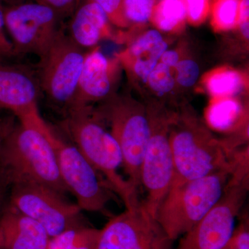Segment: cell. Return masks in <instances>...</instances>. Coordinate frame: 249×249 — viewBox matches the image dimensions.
<instances>
[{
	"label": "cell",
	"mask_w": 249,
	"mask_h": 249,
	"mask_svg": "<svg viewBox=\"0 0 249 249\" xmlns=\"http://www.w3.org/2000/svg\"><path fill=\"white\" fill-rule=\"evenodd\" d=\"M40 114L18 121L0 148V189L16 185H44L63 196L70 193L62 181L53 147L42 130Z\"/></svg>",
	"instance_id": "obj_1"
},
{
	"label": "cell",
	"mask_w": 249,
	"mask_h": 249,
	"mask_svg": "<svg viewBox=\"0 0 249 249\" xmlns=\"http://www.w3.org/2000/svg\"><path fill=\"white\" fill-rule=\"evenodd\" d=\"M61 128L93 168L105 177L126 209L138 207V191L119 172L123 166L119 144L96 111L91 106L70 108L65 111Z\"/></svg>",
	"instance_id": "obj_2"
},
{
	"label": "cell",
	"mask_w": 249,
	"mask_h": 249,
	"mask_svg": "<svg viewBox=\"0 0 249 249\" xmlns=\"http://www.w3.org/2000/svg\"><path fill=\"white\" fill-rule=\"evenodd\" d=\"M169 136L174 167L170 188L230 168L219 139L190 111L172 113Z\"/></svg>",
	"instance_id": "obj_3"
},
{
	"label": "cell",
	"mask_w": 249,
	"mask_h": 249,
	"mask_svg": "<svg viewBox=\"0 0 249 249\" xmlns=\"http://www.w3.org/2000/svg\"><path fill=\"white\" fill-rule=\"evenodd\" d=\"M231 176L230 168L170 188L156 219L175 242L196 226L222 196Z\"/></svg>",
	"instance_id": "obj_4"
},
{
	"label": "cell",
	"mask_w": 249,
	"mask_h": 249,
	"mask_svg": "<svg viewBox=\"0 0 249 249\" xmlns=\"http://www.w3.org/2000/svg\"><path fill=\"white\" fill-rule=\"evenodd\" d=\"M96 111L110 127L111 133L120 147L127 181L138 191L141 167L150 137L147 107L133 100L114 96Z\"/></svg>",
	"instance_id": "obj_5"
},
{
	"label": "cell",
	"mask_w": 249,
	"mask_h": 249,
	"mask_svg": "<svg viewBox=\"0 0 249 249\" xmlns=\"http://www.w3.org/2000/svg\"><path fill=\"white\" fill-rule=\"evenodd\" d=\"M42 130L53 147L60 176L82 211L102 213L112 199L111 188L73 144L59 137L44 121Z\"/></svg>",
	"instance_id": "obj_6"
},
{
	"label": "cell",
	"mask_w": 249,
	"mask_h": 249,
	"mask_svg": "<svg viewBox=\"0 0 249 249\" xmlns=\"http://www.w3.org/2000/svg\"><path fill=\"white\" fill-rule=\"evenodd\" d=\"M150 137L141 167V186L147 193L144 207L154 217L173 181V154L170 142L172 112L158 106L147 107Z\"/></svg>",
	"instance_id": "obj_7"
},
{
	"label": "cell",
	"mask_w": 249,
	"mask_h": 249,
	"mask_svg": "<svg viewBox=\"0 0 249 249\" xmlns=\"http://www.w3.org/2000/svg\"><path fill=\"white\" fill-rule=\"evenodd\" d=\"M9 192L8 204L40 224L50 238L65 231L87 226L79 206L49 187L22 183Z\"/></svg>",
	"instance_id": "obj_8"
},
{
	"label": "cell",
	"mask_w": 249,
	"mask_h": 249,
	"mask_svg": "<svg viewBox=\"0 0 249 249\" xmlns=\"http://www.w3.org/2000/svg\"><path fill=\"white\" fill-rule=\"evenodd\" d=\"M86 52L60 29L52 46L40 58V88L53 104L69 109L76 96Z\"/></svg>",
	"instance_id": "obj_9"
},
{
	"label": "cell",
	"mask_w": 249,
	"mask_h": 249,
	"mask_svg": "<svg viewBox=\"0 0 249 249\" xmlns=\"http://www.w3.org/2000/svg\"><path fill=\"white\" fill-rule=\"evenodd\" d=\"M249 189V181L229 178L222 196L202 219L181 237L175 249H224L236 227Z\"/></svg>",
	"instance_id": "obj_10"
},
{
	"label": "cell",
	"mask_w": 249,
	"mask_h": 249,
	"mask_svg": "<svg viewBox=\"0 0 249 249\" xmlns=\"http://www.w3.org/2000/svg\"><path fill=\"white\" fill-rule=\"evenodd\" d=\"M6 31L17 55L43 56L58 35V15L40 3H18L3 6Z\"/></svg>",
	"instance_id": "obj_11"
},
{
	"label": "cell",
	"mask_w": 249,
	"mask_h": 249,
	"mask_svg": "<svg viewBox=\"0 0 249 249\" xmlns=\"http://www.w3.org/2000/svg\"><path fill=\"white\" fill-rule=\"evenodd\" d=\"M174 241L141 203L101 229L98 249H175Z\"/></svg>",
	"instance_id": "obj_12"
},
{
	"label": "cell",
	"mask_w": 249,
	"mask_h": 249,
	"mask_svg": "<svg viewBox=\"0 0 249 249\" xmlns=\"http://www.w3.org/2000/svg\"><path fill=\"white\" fill-rule=\"evenodd\" d=\"M121 67L117 58H108L98 47L86 52L76 96L69 109L106 102L114 96Z\"/></svg>",
	"instance_id": "obj_13"
},
{
	"label": "cell",
	"mask_w": 249,
	"mask_h": 249,
	"mask_svg": "<svg viewBox=\"0 0 249 249\" xmlns=\"http://www.w3.org/2000/svg\"><path fill=\"white\" fill-rule=\"evenodd\" d=\"M40 84L27 69L0 61V109L11 111L18 120L39 114Z\"/></svg>",
	"instance_id": "obj_14"
},
{
	"label": "cell",
	"mask_w": 249,
	"mask_h": 249,
	"mask_svg": "<svg viewBox=\"0 0 249 249\" xmlns=\"http://www.w3.org/2000/svg\"><path fill=\"white\" fill-rule=\"evenodd\" d=\"M0 249H48L50 237L31 218L5 206L0 215Z\"/></svg>",
	"instance_id": "obj_15"
},
{
	"label": "cell",
	"mask_w": 249,
	"mask_h": 249,
	"mask_svg": "<svg viewBox=\"0 0 249 249\" xmlns=\"http://www.w3.org/2000/svg\"><path fill=\"white\" fill-rule=\"evenodd\" d=\"M68 36L80 48L92 49L101 41L112 37L113 32L104 11L91 0H86L71 15Z\"/></svg>",
	"instance_id": "obj_16"
},
{
	"label": "cell",
	"mask_w": 249,
	"mask_h": 249,
	"mask_svg": "<svg viewBox=\"0 0 249 249\" xmlns=\"http://www.w3.org/2000/svg\"><path fill=\"white\" fill-rule=\"evenodd\" d=\"M203 83L213 99L235 98L247 88V77L233 69L222 67L207 73Z\"/></svg>",
	"instance_id": "obj_17"
},
{
	"label": "cell",
	"mask_w": 249,
	"mask_h": 249,
	"mask_svg": "<svg viewBox=\"0 0 249 249\" xmlns=\"http://www.w3.org/2000/svg\"><path fill=\"white\" fill-rule=\"evenodd\" d=\"M209 122L220 130L231 132L248 123V112L235 98H217L209 108Z\"/></svg>",
	"instance_id": "obj_18"
},
{
	"label": "cell",
	"mask_w": 249,
	"mask_h": 249,
	"mask_svg": "<svg viewBox=\"0 0 249 249\" xmlns=\"http://www.w3.org/2000/svg\"><path fill=\"white\" fill-rule=\"evenodd\" d=\"M150 22L157 30L175 33L186 24V15L181 0H160L156 3Z\"/></svg>",
	"instance_id": "obj_19"
},
{
	"label": "cell",
	"mask_w": 249,
	"mask_h": 249,
	"mask_svg": "<svg viewBox=\"0 0 249 249\" xmlns=\"http://www.w3.org/2000/svg\"><path fill=\"white\" fill-rule=\"evenodd\" d=\"M101 229L85 227L65 231L49 240L48 249H98Z\"/></svg>",
	"instance_id": "obj_20"
},
{
	"label": "cell",
	"mask_w": 249,
	"mask_h": 249,
	"mask_svg": "<svg viewBox=\"0 0 249 249\" xmlns=\"http://www.w3.org/2000/svg\"><path fill=\"white\" fill-rule=\"evenodd\" d=\"M242 0H212L211 25L216 31L222 32L237 27L239 10Z\"/></svg>",
	"instance_id": "obj_21"
},
{
	"label": "cell",
	"mask_w": 249,
	"mask_h": 249,
	"mask_svg": "<svg viewBox=\"0 0 249 249\" xmlns=\"http://www.w3.org/2000/svg\"><path fill=\"white\" fill-rule=\"evenodd\" d=\"M156 0H123L122 14L127 27H142L150 22Z\"/></svg>",
	"instance_id": "obj_22"
},
{
	"label": "cell",
	"mask_w": 249,
	"mask_h": 249,
	"mask_svg": "<svg viewBox=\"0 0 249 249\" xmlns=\"http://www.w3.org/2000/svg\"><path fill=\"white\" fill-rule=\"evenodd\" d=\"M146 83L157 96H164L173 91L176 85L175 71L173 69L159 62L150 73Z\"/></svg>",
	"instance_id": "obj_23"
},
{
	"label": "cell",
	"mask_w": 249,
	"mask_h": 249,
	"mask_svg": "<svg viewBox=\"0 0 249 249\" xmlns=\"http://www.w3.org/2000/svg\"><path fill=\"white\" fill-rule=\"evenodd\" d=\"M174 71L176 83L185 88H191L196 84L200 73L199 65L192 59L180 60Z\"/></svg>",
	"instance_id": "obj_24"
},
{
	"label": "cell",
	"mask_w": 249,
	"mask_h": 249,
	"mask_svg": "<svg viewBox=\"0 0 249 249\" xmlns=\"http://www.w3.org/2000/svg\"><path fill=\"white\" fill-rule=\"evenodd\" d=\"M186 11L187 22L193 26L204 23L211 11V0H181Z\"/></svg>",
	"instance_id": "obj_25"
},
{
	"label": "cell",
	"mask_w": 249,
	"mask_h": 249,
	"mask_svg": "<svg viewBox=\"0 0 249 249\" xmlns=\"http://www.w3.org/2000/svg\"><path fill=\"white\" fill-rule=\"evenodd\" d=\"M98 4L107 15L111 24L116 27L127 28L122 14L123 0H91Z\"/></svg>",
	"instance_id": "obj_26"
},
{
	"label": "cell",
	"mask_w": 249,
	"mask_h": 249,
	"mask_svg": "<svg viewBox=\"0 0 249 249\" xmlns=\"http://www.w3.org/2000/svg\"><path fill=\"white\" fill-rule=\"evenodd\" d=\"M249 216L245 214L238 225H236L235 231L225 249H249Z\"/></svg>",
	"instance_id": "obj_27"
},
{
	"label": "cell",
	"mask_w": 249,
	"mask_h": 249,
	"mask_svg": "<svg viewBox=\"0 0 249 249\" xmlns=\"http://www.w3.org/2000/svg\"><path fill=\"white\" fill-rule=\"evenodd\" d=\"M17 56L14 45L7 35L5 26L4 9L0 2V61Z\"/></svg>",
	"instance_id": "obj_28"
},
{
	"label": "cell",
	"mask_w": 249,
	"mask_h": 249,
	"mask_svg": "<svg viewBox=\"0 0 249 249\" xmlns=\"http://www.w3.org/2000/svg\"><path fill=\"white\" fill-rule=\"evenodd\" d=\"M36 1L53 10L60 18L71 16L80 4L78 0H36Z\"/></svg>",
	"instance_id": "obj_29"
},
{
	"label": "cell",
	"mask_w": 249,
	"mask_h": 249,
	"mask_svg": "<svg viewBox=\"0 0 249 249\" xmlns=\"http://www.w3.org/2000/svg\"><path fill=\"white\" fill-rule=\"evenodd\" d=\"M17 122L18 119L12 112L0 109V148Z\"/></svg>",
	"instance_id": "obj_30"
},
{
	"label": "cell",
	"mask_w": 249,
	"mask_h": 249,
	"mask_svg": "<svg viewBox=\"0 0 249 249\" xmlns=\"http://www.w3.org/2000/svg\"><path fill=\"white\" fill-rule=\"evenodd\" d=\"M241 34L246 39L249 38V0H242L239 10L238 24Z\"/></svg>",
	"instance_id": "obj_31"
},
{
	"label": "cell",
	"mask_w": 249,
	"mask_h": 249,
	"mask_svg": "<svg viewBox=\"0 0 249 249\" xmlns=\"http://www.w3.org/2000/svg\"><path fill=\"white\" fill-rule=\"evenodd\" d=\"M179 54L174 50H166L160 57V62L175 70V67L180 61Z\"/></svg>",
	"instance_id": "obj_32"
},
{
	"label": "cell",
	"mask_w": 249,
	"mask_h": 249,
	"mask_svg": "<svg viewBox=\"0 0 249 249\" xmlns=\"http://www.w3.org/2000/svg\"><path fill=\"white\" fill-rule=\"evenodd\" d=\"M7 193L6 192L0 189V215H1L3 210L6 206L5 202H6V196H7Z\"/></svg>",
	"instance_id": "obj_33"
},
{
	"label": "cell",
	"mask_w": 249,
	"mask_h": 249,
	"mask_svg": "<svg viewBox=\"0 0 249 249\" xmlns=\"http://www.w3.org/2000/svg\"><path fill=\"white\" fill-rule=\"evenodd\" d=\"M0 245H1V238H0Z\"/></svg>",
	"instance_id": "obj_34"
},
{
	"label": "cell",
	"mask_w": 249,
	"mask_h": 249,
	"mask_svg": "<svg viewBox=\"0 0 249 249\" xmlns=\"http://www.w3.org/2000/svg\"><path fill=\"white\" fill-rule=\"evenodd\" d=\"M224 249H227L224 248Z\"/></svg>",
	"instance_id": "obj_35"
}]
</instances>
